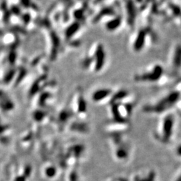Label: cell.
<instances>
[{
  "mask_svg": "<svg viewBox=\"0 0 181 181\" xmlns=\"http://www.w3.org/2000/svg\"><path fill=\"white\" fill-rule=\"evenodd\" d=\"M109 142L112 156L116 162L123 163L130 158L131 154V144L123 134H110L109 135Z\"/></svg>",
  "mask_w": 181,
  "mask_h": 181,
  "instance_id": "6da1fadb",
  "label": "cell"
},
{
  "mask_svg": "<svg viewBox=\"0 0 181 181\" xmlns=\"http://www.w3.org/2000/svg\"><path fill=\"white\" fill-rule=\"evenodd\" d=\"M85 152V146L76 143L69 145L63 149L59 155V165L62 169H73L82 159Z\"/></svg>",
  "mask_w": 181,
  "mask_h": 181,
  "instance_id": "7a4b0ae2",
  "label": "cell"
},
{
  "mask_svg": "<svg viewBox=\"0 0 181 181\" xmlns=\"http://www.w3.org/2000/svg\"><path fill=\"white\" fill-rule=\"evenodd\" d=\"M175 118L172 114H164L162 117L154 132V138L161 144H166L169 143L174 130Z\"/></svg>",
  "mask_w": 181,
  "mask_h": 181,
  "instance_id": "3957f363",
  "label": "cell"
},
{
  "mask_svg": "<svg viewBox=\"0 0 181 181\" xmlns=\"http://www.w3.org/2000/svg\"><path fill=\"white\" fill-rule=\"evenodd\" d=\"M77 93H76L73 99L70 108L76 118L80 120L85 121L89 117L87 103L84 97L79 92Z\"/></svg>",
  "mask_w": 181,
  "mask_h": 181,
  "instance_id": "277c9868",
  "label": "cell"
},
{
  "mask_svg": "<svg viewBox=\"0 0 181 181\" xmlns=\"http://www.w3.org/2000/svg\"><path fill=\"white\" fill-rule=\"evenodd\" d=\"M66 131L72 134H86L89 132V128L85 121L80 120L75 118L67 126Z\"/></svg>",
  "mask_w": 181,
  "mask_h": 181,
  "instance_id": "5b68a950",
  "label": "cell"
},
{
  "mask_svg": "<svg viewBox=\"0 0 181 181\" xmlns=\"http://www.w3.org/2000/svg\"><path fill=\"white\" fill-rule=\"evenodd\" d=\"M156 174L152 169H141L136 171L129 181H156Z\"/></svg>",
  "mask_w": 181,
  "mask_h": 181,
  "instance_id": "8992f818",
  "label": "cell"
},
{
  "mask_svg": "<svg viewBox=\"0 0 181 181\" xmlns=\"http://www.w3.org/2000/svg\"><path fill=\"white\" fill-rule=\"evenodd\" d=\"M113 96L111 90L108 89H100L93 93L91 99L95 103H103L105 101L110 103Z\"/></svg>",
  "mask_w": 181,
  "mask_h": 181,
  "instance_id": "52a82bcc",
  "label": "cell"
},
{
  "mask_svg": "<svg viewBox=\"0 0 181 181\" xmlns=\"http://www.w3.org/2000/svg\"><path fill=\"white\" fill-rule=\"evenodd\" d=\"M43 174L48 179H55L59 174V168L53 164L45 165L43 170Z\"/></svg>",
  "mask_w": 181,
  "mask_h": 181,
  "instance_id": "ba28073f",
  "label": "cell"
},
{
  "mask_svg": "<svg viewBox=\"0 0 181 181\" xmlns=\"http://www.w3.org/2000/svg\"><path fill=\"white\" fill-rule=\"evenodd\" d=\"M109 181H129V179H124V178L119 177V178H114V179L109 180Z\"/></svg>",
  "mask_w": 181,
  "mask_h": 181,
  "instance_id": "9c48e42d",
  "label": "cell"
},
{
  "mask_svg": "<svg viewBox=\"0 0 181 181\" xmlns=\"http://www.w3.org/2000/svg\"><path fill=\"white\" fill-rule=\"evenodd\" d=\"M176 104H177L178 108H179V109L180 112L181 113V100H180V101H178V102H177V103H176Z\"/></svg>",
  "mask_w": 181,
  "mask_h": 181,
  "instance_id": "30bf717a",
  "label": "cell"
}]
</instances>
